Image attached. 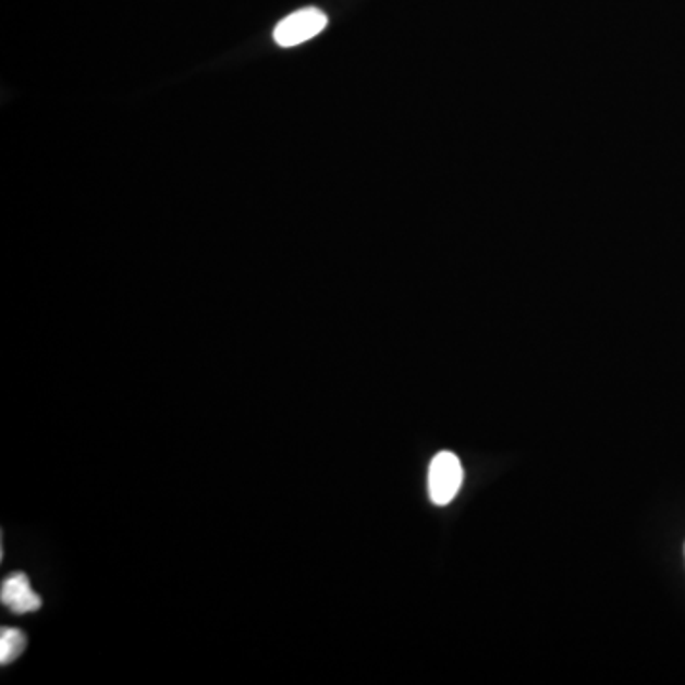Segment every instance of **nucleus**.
Masks as SVG:
<instances>
[{
    "label": "nucleus",
    "mask_w": 685,
    "mask_h": 685,
    "mask_svg": "<svg viewBox=\"0 0 685 685\" xmlns=\"http://www.w3.org/2000/svg\"><path fill=\"white\" fill-rule=\"evenodd\" d=\"M328 25V15L318 8H303L288 15L274 27V42L282 48H294L317 37Z\"/></svg>",
    "instance_id": "obj_1"
},
{
    "label": "nucleus",
    "mask_w": 685,
    "mask_h": 685,
    "mask_svg": "<svg viewBox=\"0 0 685 685\" xmlns=\"http://www.w3.org/2000/svg\"><path fill=\"white\" fill-rule=\"evenodd\" d=\"M463 484V467L455 453L440 452L429 467V498L435 505L452 503Z\"/></svg>",
    "instance_id": "obj_2"
},
{
    "label": "nucleus",
    "mask_w": 685,
    "mask_h": 685,
    "mask_svg": "<svg viewBox=\"0 0 685 685\" xmlns=\"http://www.w3.org/2000/svg\"><path fill=\"white\" fill-rule=\"evenodd\" d=\"M25 634L17 628H2L0 634V663H14L17 657L22 656L25 649Z\"/></svg>",
    "instance_id": "obj_4"
},
{
    "label": "nucleus",
    "mask_w": 685,
    "mask_h": 685,
    "mask_svg": "<svg viewBox=\"0 0 685 685\" xmlns=\"http://www.w3.org/2000/svg\"><path fill=\"white\" fill-rule=\"evenodd\" d=\"M0 600L17 615L40 610V606H42L40 596L30 588L29 579L25 573H14L2 580Z\"/></svg>",
    "instance_id": "obj_3"
}]
</instances>
